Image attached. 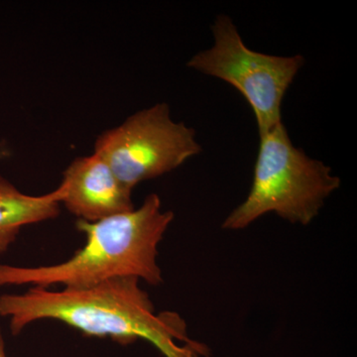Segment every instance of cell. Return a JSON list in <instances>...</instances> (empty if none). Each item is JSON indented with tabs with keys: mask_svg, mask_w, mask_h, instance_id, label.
Instances as JSON below:
<instances>
[{
	"mask_svg": "<svg viewBox=\"0 0 357 357\" xmlns=\"http://www.w3.org/2000/svg\"><path fill=\"white\" fill-rule=\"evenodd\" d=\"M139 283L123 277L84 289L32 287L0 296V316L10 319L13 335L35 321L54 319L88 337H109L122 345L146 340L164 357H208V347L189 337L182 317L157 314Z\"/></svg>",
	"mask_w": 357,
	"mask_h": 357,
	"instance_id": "cell-1",
	"label": "cell"
},
{
	"mask_svg": "<svg viewBox=\"0 0 357 357\" xmlns=\"http://www.w3.org/2000/svg\"><path fill=\"white\" fill-rule=\"evenodd\" d=\"M173 220V211H163L157 194H150L138 208L98 222L77 220V229L86 234L83 248L65 262L49 266L0 263V286L84 289L123 277L160 285L159 244Z\"/></svg>",
	"mask_w": 357,
	"mask_h": 357,
	"instance_id": "cell-2",
	"label": "cell"
},
{
	"mask_svg": "<svg viewBox=\"0 0 357 357\" xmlns=\"http://www.w3.org/2000/svg\"><path fill=\"white\" fill-rule=\"evenodd\" d=\"M259 137L250 191L223 220L222 229H246L268 213L306 227L342 181L330 167L296 147L283 122Z\"/></svg>",
	"mask_w": 357,
	"mask_h": 357,
	"instance_id": "cell-3",
	"label": "cell"
},
{
	"mask_svg": "<svg viewBox=\"0 0 357 357\" xmlns=\"http://www.w3.org/2000/svg\"><path fill=\"white\" fill-rule=\"evenodd\" d=\"M211 30L213 47L197 53L188 67L236 89L255 112L259 135L283 122L282 102L304 65V57H279L251 50L225 14L218 16Z\"/></svg>",
	"mask_w": 357,
	"mask_h": 357,
	"instance_id": "cell-4",
	"label": "cell"
},
{
	"mask_svg": "<svg viewBox=\"0 0 357 357\" xmlns=\"http://www.w3.org/2000/svg\"><path fill=\"white\" fill-rule=\"evenodd\" d=\"M202 152L196 130L174 121L167 103H157L103 131L93 153L102 157L119 181L133 190L158 178Z\"/></svg>",
	"mask_w": 357,
	"mask_h": 357,
	"instance_id": "cell-5",
	"label": "cell"
},
{
	"mask_svg": "<svg viewBox=\"0 0 357 357\" xmlns=\"http://www.w3.org/2000/svg\"><path fill=\"white\" fill-rule=\"evenodd\" d=\"M61 185V204L84 222H98L135 208L132 190L96 153L75 159L64 171Z\"/></svg>",
	"mask_w": 357,
	"mask_h": 357,
	"instance_id": "cell-6",
	"label": "cell"
},
{
	"mask_svg": "<svg viewBox=\"0 0 357 357\" xmlns=\"http://www.w3.org/2000/svg\"><path fill=\"white\" fill-rule=\"evenodd\" d=\"M63 192L60 185L46 195H26L0 176V253L8 250L25 225L57 218Z\"/></svg>",
	"mask_w": 357,
	"mask_h": 357,
	"instance_id": "cell-7",
	"label": "cell"
},
{
	"mask_svg": "<svg viewBox=\"0 0 357 357\" xmlns=\"http://www.w3.org/2000/svg\"><path fill=\"white\" fill-rule=\"evenodd\" d=\"M0 357H7L6 351V342H4L3 333L0 328Z\"/></svg>",
	"mask_w": 357,
	"mask_h": 357,
	"instance_id": "cell-8",
	"label": "cell"
}]
</instances>
